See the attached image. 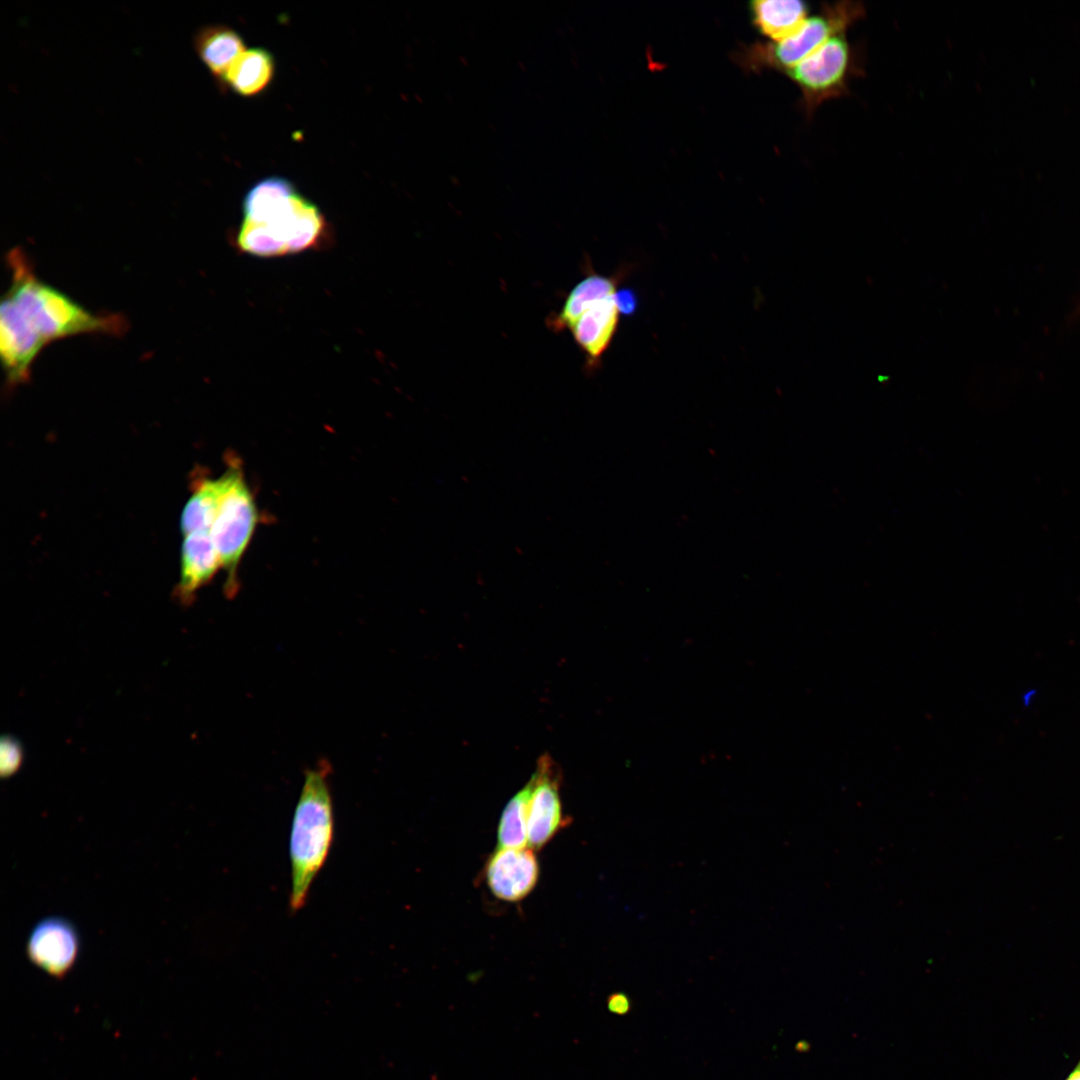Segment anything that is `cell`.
I'll use <instances>...</instances> for the list:
<instances>
[{
	"label": "cell",
	"mask_w": 1080,
	"mask_h": 1080,
	"mask_svg": "<svg viewBox=\"0 0 1080 1080\" xmlns=\"http://www.w3.org/2000/svg\"><path fill=\"white\" fill-rule=\"evenodd\" d=\"M226 472L227 487L210 534L226 573L225 594L233 597L238 590L239 563L255 531L258 511L239 466L232 463Z\"/></svg>",
	"instance_id": "4"
},
{
	"label": "cell",
	"mask_w": 1080,
	"mask_h": 1080,
	"mask_svg": "<svg viewBox=\"0 0 1080 1080\" xmlns=\"http://www.w3.org/2000/svg\"><path fill=\"white\" fill-rule=\"evenodd\" d=\"M236 244L242 252L257 257H279L288 254L285 245L270 227L246 219L237 232Z\"/></svg>",
	"instance_id": "19"
},
{
	"label": "cell",
	"mask_w": 1080,
	"mask_h": 1080,
	"mask_svg": "<svg viewBox=\"0 0 1080 1080\" xmlns=\"http://www.w3.org/2000/svg\"><path fill=\"white\" fill-rule=\"evenodd\" d=\"M194 47L201 61L219 81L245 51L240 34L224 25L201 28L194 37Z\"/></svg>",
	"instance_id": "12"
},
{
	"label": "cell",
	"mask_w": 1080,
	"mask_h": 1080,
	"mask_svg": "<svg viewBox=\"0 0 1080 1080\" xmlns=\"http://www.w3.org/2000/svg\"><path fill=\"white\" fill-rule=\"evenodd\" d=\"M753 23L775 42L796 31L808 18L809 6L799 0H757L750 3Z\"/></svg>",
	"instance_id": "15"
},
{
	"label": "cell",
	"mask_w": 1080,
	"mask_h": 1080,
	"mask_svg": "<svg viewBox=\"0 0 1080 1080\" xmlns=\"http://www.w3.org/2000/svg\"><path fill=\"white\" fill-rule=\"evenodd\" d=\"M227 483L226 471L216 479L198 481L180 517V529L184 536L196 531H210Z\"/></svg>",
	"instance_id": "17"
},
{
	"label": "cell",
	"mask_w": 1080,
	"mask_h": 1080,
	"mask_svg": "<svg viewBox=\"0 0 1080 1080\" xmlns=\"http://www.w3.org/2000/svg\"><path fill=\"white\" fill-rule=\"evenodd\" d=\"M11 283L0 307V356L9 387L26 383L34 360L53 341L81 334L119 336L128 328L118 313L95 314L40 280L20 248L7 256Z\"/></svg>",
	"instance_id": "1"
},
{
	"label": "cell",
	"mask_w": 1080,
	"mask_h": 1080,
	"mask_svg": "<svg viewBox=\"0 0 1080 1080\" xmlns=\"http://www.w3.org/2000/svg\"><path fill=\"white\" fill-rule=\"evenodd\" d=\"M529 781L527 840L529 848L536 850L545 846L567 824V819L562 814L559 768L548 755L538 759Z\"/></svg>",
	"instance_id": "6"
},
{
	"label": "cell",
	"mask_w": 1080,
	"mask_h": 1080,
	"mask_svg": "<svg viewBox=\"0 0 1080 1080\" xmlns=\"http://www.w3.org/2000/svg\"><path fill=\"white\" fill-rule=\"evenodd\" d=\"M221 568L220 557L210 531H196L184 536L181 547L180 578L175 595L183 604L194 599L198 589L206 585Z\"/></svg>",
	"instance_id": "10"
},
{
	"label": "cell",
	"mask_w": 1080,
	"mask_h": 1080,
	"mask_svg": "<svg viewBox=\"0 0 1080 1080\" xmlns=\"http://www.w3.org/2000/svg\"><path fill=\"white\" fill-rule=\"evenodd\" d=\"M865 15L861 2L825 3L819 13L808 17L792 34L769 49L772 63L786 70L794 67L834 35L845 33Z\"/></svg>",
	"instance_id": "5"
},
{
	"label": "cell",
	"mask_w": 1080,
	"mask_h": 1080,
	"mask_svg": "<svg viewBox=\"0 0 1080 1080\" xmlns=\"http://www.w3.org/2000/svg\"><path fill=\"white\" fill-rule=\"evenodd\" d=\"M1035 696H1036V690L1035 689L1028 690L1027 692H1025L1022 695V704L1025 707H1028L1032 703Z\"/></svg>",
	"instance_id": "24"
},
{
	"label": "cell",
	"mask_w": 1080,
	"mask_h": 1080,
	"mask_svg": "<svg viewBox=\"0 0 1080 1080\" xmlns=\"http://www.w3.org/2000/svg\"><path fill=\"white\" fill-rule=\"evenodd\" d=\"M275 62L272 54L264 48L245 50L232 64L222 82L236 94L256 96L264 91L273 79Z\"/></svg>",
	"instance_id": "16"
},
{
	"label": "cell",
	"mask_w": 1080,
	"mask_h": 1080,
	"mask_svg": "<svg viewBox=\"0 0 1080 1080\" xmlns=\"http://www.w3.org/2000/svg\"><path fill=\"white\" fill-rule=\"evenodd\" d=\"M288 254L320 248L328 239V224L320 209L297 193L283 219L272 228Z\"/></svg>",
	"instance_id": "11"
},
{
	"label": "cell",
	"mask_w": 1080,
	"mask_h": 1080,
	"mask_svg": "<svg viewBox=\"0 0 1080 1080\" xmlns=\"http://www.w3.org/2000/svg\"><path fill=\"white\" fill-rule=\"evenodd\" d=\"M621 311L616 293L585 311L570 328L576 344L585 353L590 369L599 367L617 333Z\"/></svg>",
	"instance_id": "9"
},
{
	"label": "cell",
	"mask_w": 1080,
	"mask_h": 1080,
	"mask_svg": "<svg viewBox=\"0 0 1080 1080\" xmlns=\"http://www.w3.org/2000/svg\"><path fill=\"white\" fill-rule=\"evenodd\" d=\"M530 781L505 806L498 826L497 848H526Z\"/></svg>",
	"instance_id": "18"
},
{
	"label": "cell",
	"mask_w": 1080,
	"mask_h": 1080,
	"mask_svg": "<svg viewBox=\"0 0 1080 1080\" xmlns=\"http://www.w3.org/2000/svg\"><path fill=\"white\" fill-rule=\"evenodd\" d=\"M296 194L294 185L288 179L276 176L264 178L253 185L244 197V219L272 225L288 209Z\"/></svg>",
	"instance_id": "13"
},
{
	"label": "cell",
	"mask_w": 1080,
	"mask_h": 1080,
	"mask_svg": "<svg viewBox=\"0 0 1080 1080\" xmlns=\"http://www.w3.org/2000/svg\"><path fill=\"white\" fill-rule=\"evenodd\" d=\"M80 936L73 923L63 917L40 920L26 942V954L38 968L54 977H63L80 954Z\"/></svg>",
	"instance_id": "7"
},
{
	"label": "cell",
	"mask_w": 1080,
	"mask_h": 1080,
	"mask_svg": "<svg viewBox=\"0 0 1080 1080\" xmlns=\"http://www.w3.org/2000/svg\"><path fill=\"white\" fill-rule=\"evenodd\" d=\"M608 1010L619 1016L628 1014L632 1004L630 998L623 992H614L607 999Z\"/></svg>",
	"instance_id": "22"
},
{
	"label": "cell",
	"mask_w": 1080,
	"mask_h": 1080,
	"mask_svg": "<svg viewBox=\"0 0 1080 1080\" xmlns=\"http://www.w3.org/2000/svg\"><path fill=\"white\" fill-rule=\"evenodd\" d=\"M616 300L621 313L625 315H632L639 304L637 295L634 294L632 289L628 288L618 289Z\"/></svg>",
	"instance_id": "21"
},
{
	"label": "cell",
	"mask_w": 1080,
	"mask_h": 1080,
	"mask_svg": "<svg viewBox=\"0 0 1080 1080\" xmlns=\"http://www.w3.org/2000/svg\"><path fill=\"white\" fill-rule=\"evenodd\" d=\"M331 765L320 760L305 771L294 810L290 838V911L302 909L317 874L324 866L334 838V810L330 788Z\"/></svg>",
	"instance_id": "2"
},
{
	"label": "cell",
	"mask_w": 1080,
	"mask_h": 1080,
	"mask_svg": "<svg viewBox=\"0 0 1080 1080\" xmlns=\"http://www.w3.org/2000/svg\"><path fill=\"white\" fill-rule=\"evenodd\" d=\"M627 270L612 276L589 273L569 292L560 312L552 319V328H571L577 319L599 300L617 292Z\"/></svg>",
	"instance_id": "14"
},
{
	"label": "cell",
	"mask_w": 1080,
	"mask_h": 1080,
	"mask_svg": "<svg viewBox=\"0 0 1080 1080\" xmlns=\"http://www.w3.org/2000/svg\"><path fill=\"white\" fill-rule=\"evenodd\" d=\"M846 34L834 35L809 57L786 70L801 90L808 114L829 100L848 95L851 81L863 72L859 51Z\"/></svg>",
	"instance_id": "3"
},
{
	"label": "cell",
	"mask_w": 1080,
	"mask_h": 1080,
	"mask_svg": "<svg viewBox=\"0 0 1080 1080\" xmlns=\"http://www.w3.org/2000/svg\"><path fill=\"white\" fill-rule=\"evenodd\" d=\"M1064 1080H1080V1059L1077 1061L1073 1069L1068 1073Z\"/></svg>",
	"instance_id": "23"
},
{
	"label": "cell",
	"mask_w": 1080,
	"mask_h": 1080,
	"mask_svg": "<svg viewBox=\"0 0 1080 1080\" xmlns=\"http://www.w3.org/2000/svg\"><path fill=\"white\" fill-rule=\"evenodd\" d=\"M22 744L11 735H3L0 740V774L2 778L13 776L23 763Z\"/></svg>",
	"instance_id": "20"
},
{
	"label": "cell",
	"mask_w": 1080,
	"mask_h": 1080,
	"mask_svg": "<svg viewBox=\"0 0 1080 1080\" xmlns=\"http://www.w3.org/2000/svg\"><path fill=\"white\" fill-rule=\"evenodd\" d=\"M484 876L492 894L506 902L524 899L535 887L539 864L531 848H497L488 858Z\"/></svg>",
	"instance_id": "8"
}]
</instances>
